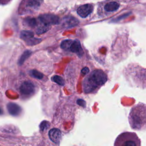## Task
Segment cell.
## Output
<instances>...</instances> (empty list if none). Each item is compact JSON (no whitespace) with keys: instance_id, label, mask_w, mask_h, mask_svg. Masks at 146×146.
<instances>
[{"instance_id":"obj_17","label":"cell","mask_w":146,"mask_h":146,"mask_svg":"<svg viewBox=\"0 0 146 146\" xmlns=\"http://www.w3.org/2000/svg\"><path fill=\"white\" fill-rule=\"evenodd\" d=\"M52 79L54 82H55L59 84H60V85L64 84V82L63 79L60 76H59L58 75H55L52 78Z\"/></svg>"},{"instance_id":"obj_11","label":"cell","mask_w":146,"mask_h":146,"mask_svg":"<svg viewBox=\"0 0 146 146\" xmlns=\"http://www.w3.org/2000/svg\"><path fill=\"white\" fill-rule=\"evenodd\" d=\"M119 7V5L118 3L116 2H111L107 3L105 6L104 9L107 11L112 12L117 10Z\"/></svg>"},{"instance_id":"obj_2","label":"cell","mask_w":146,"mask_h":146,"mask_svg":"<svg viewBox=\"0 0 146 146\" xmlns=\"http://www.w3.org/2000/svg\"><path fill=\"white\" fill-rule=\"evenodd\" d=\"M128 120L132 129L136 130L144 129L146 121L145 105L140 103L133 107L130 111Z\"/></svg>"},{"instance_id":"obj_8","label":"cell","mask_w":146,"mask_h":146,"mask_svg":"<svg viewBox=\"0 0 146 146\" xmlns=\"http://www.w3.org/2000/svg\"><path fill=\"white\" fill-rule=\"evenodd\" d=\"M79 23V21L77 19L73 17H67L63 18L62 24L63 26L67 28H70L76 26Z\"/></svg>"},{"instance_id":"obj_12","label":"cell","mask_w":146,"mask_h":146,"mask_svg":"<svg viewBox=\"0 0 146 146\" xmlns=\"http://www.w3.org/2000/svg\"><path fill=\"white\" fill-rule=\"evenodd\" d=\"M21 38L25 40H27L30 38L34 37V33L31 31L28 30H23L21 33Z\"/></svg>"},{"instance_id":"obj_7","label":"cell","mask_w":146,"mask_h":146,"mask_svg":"<svg viewBox=\"0 0 146 146\" xmlns=\"http://www.w3.org/2000/svg\"><path fill=\"white\" fill-rule=\"evenodd\" d=\"M48 136L51 140L56 143L60 141L62 137L60 131L57 128H52L50 130Z\"/></svg>"},{"instance_id":"obj_5","label":"cell","mask_w":146,"mask_h":146,"mask_svg":"<svg viewBox=\"0 0 146 146\" xmlns=\"http://www.w3.org/2000/svg\"><path fill=\"white\" fill-rule=\"evenodd\" d=\"M39 19L43 24L50 26L59 22V17L52 14H43L39 17Z\"/></svg>"},{"instance_id":"obj_20","label":"cell","mask_w":146,"mask_h":146,"mask_svg":"<svg viewBox=\"0 0 146 146\" xmlns=\"http://www.w3.org/2000/svg\"><path fill=\"white\" fill-rule=\"evenodd\" d=\"M47 123H48L47 122V121H43V122L40 124V129H41L42 131H43L45 128L47 129V128L48 127L49 125H48V124L47 125Z\"/></svg>"},{"instance_id":"obj_4","label":"cell","mask_w":146,"mask_h":146,"mask_svg":"<svg viewBox=\"0 0 146 146\" xmlns=\"http://www.w3.org/2000/svg\"><path fill=\"white\" fill-rule=\"evenodd\" d=\"M36 91L35 85L31 81L23 82L20 86L19 92L22 97L29 98Z\"/></svg>"},{"instance_id":"obj_14","label":"cell","mask_w":146,"mask_h":146,"mask_svg":"<svg viewBox=\"0 0 146 146\" xmlns=\"http://www.w3.org/2000/svg\"><path fill=\"white\" fill-rule=\"evenodd\" d=\"M25 23L30 27H34L36 25V21L34 18H27L25 19Z\"/></svg>"},{"instance_id":"obj_18","label":"cell","mask_w":146,"mask_h":146,"mask_svg":"<svg viewBox=\"0 0 146 146\" xmlns=\"http://www.w3.org/2000/svg\"><path fill=\"white\" fill-rule=\"evenodd\" d=\"M27 41V43L29 45H34V44H38L39 43V42H40L41 41V39H36V38H34L33 37L30 38V39L26 40Z\"/></svg>"},{"instance_id":"obj_3","label":"cell","mask_w":146,"mask_h":146,"mask_svg":"<svg viewBox=\"0 0 146 146\" xmlns=\"http://www.w3.org/2000/svg\"><path fill=\"white\" fill-rule=\"evenodd\" d=\"M113 146H141V140L136 133L124 132L116 137Z\"/></svg>"},{"instance_id":"obj_13","label":"cell","mask_w":146,"mask_h":146,"mask_svg":"<svg viewBox=\"0 0 146 146\" xmlns=\"http://www.w3.org/2000/svg\"><path fill=\"white\" fill-rule=\"evenodd\" d=\"M73 40L70 39H67L63 40L60 44V47L62 49L66 50H69L70 47L72 43Z\"/></svg>"},{"instance_id":"obj_19","label":"cell","mask_w":146,"mask_h":146,"mask_svg":"<svg viewBox=\"0 0 146 146\" xmlns=\"http://www.w3.org/2000/svg\"><path fill=\"white\" fill-rule=\"evenodd\" d=\"M31 75H32L31 76H34L35 78H36L38 79H41L42 78L41 74L39 72H37L36 71H32L31 72Z\"/></svg>"},{"instance_id":"obj_1","label":"cell","mask_w":146,"mask_h":146,"mask_svg":"<svg viewBox=\"0 0 146 146\" xmlns=\"http://www.w3.org/2000/svg\"><path fill=\"white\" fill-rule=\"evenodd\" d=\"M106 74L102 70L96 69L89 72L82 82L83 91L85 94H94L107 81Z\"/></svg>"},{"instance_id":"obj_16","label":"cell","mask_w":146,"mask_h":146,"mask_svg":"<svg viewBox=\"0 0 146 146\" xmlns=\"http://www.w3.org/2000/svg\"><path fill=\"white\" fill-rule=\"evenodd\" d=\"M39 5V0H29L27 3V6L31 8H36Z\"/></svg>"},{"instance_id":"obj_6","label":"cell","mask_w":146,"mask_h":146,"mask_svg":"<svg viewBox=\"0 0 146 146\" xmlns=\"http://www.w3.org/2000/svg\"><path fill=\"white\" fill-rule=\"evenodd\" d=\"M92 5L90 4H85L80 6L78 8L77 13L80 17L82 18H86L92 13Z\"/></svg>"},{"instance_id":"obj_9","label":"cell","mask_w":146,"mask_h":146,"mask_svg":"<svg viewBox=\"0 0 146 146\" xmlns=\"http://www.w3.org/2000/svg\"><path fill=\"white\" fill-rule=\"evenodd\" d=\"M7 107L9 112L13 116H18L22 111L21 107L14 103H9Z\"/></svg>"},{"instance_id":"obj_10","label":"cell","mask_w":146,"mask_h":146,"mask_svg":"<svg viewBox=\"0 0 146 146\" xmlns=\"http://www.w3.org/2000/svg\"><path fill=\"white\" fill-rule=\"evenodd\" d=\"M69 50L77 54L78 55H82L83 53V50L82 48L80 43L78 40H73Z\"/></svg>"},{"instance_id":"obj_15","label":"cell","mask_w":146,"mask_h":146,"mask_svg":"<svg viewBox=\"0 0 146 146\" xmlns=\"http://www.w3.org/2000/svg\"><path fill=\"white\" fill-rule=\"evenodd\" d=\"M50 26L43 25L37 28V29L36 30V33L38 34H40L47 31L50 29Z\"/></svg>"}]
</instances>
